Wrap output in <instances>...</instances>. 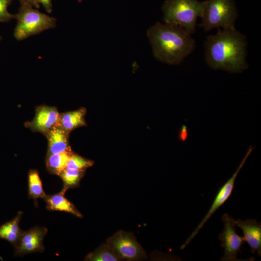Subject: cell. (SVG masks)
Returning a JSON list of instances; mask_svg holds the SVG:
<instances>
[{"label":"cell","instance_id":"cell-1","mask_svg":"<svg viewBox=\"0 0 261 261\" xmlns=\"http://www.w3.org/2000/svg\"><path fill=\"white\" fill-rule=\"evenodd\" d=\"M204 45L205 60L212 69L240 73L248 68L246 39L234 27L218 28L216 35L207 37Z\"/></svg>","mask_w":261,"mask_h":261},{"label":"cell","instance_id":"cell-2","mask_svg":"<svg viewBox=\"0 0 261 261\" xmlns=\"http://www.w3.org/2000/svg\"><path fill=\"white\" fill-rule=\"evenodd\" d=\"M183 28L156 23L147 31L154 57L161 62L178 65L195 48V41Z\"/></svg>","mask_w":261,"mask_h":261},{"label":"cell","instance_id":"cell-3","mask_svg":"<svg viewBox=\"0 0 261 261\" xmlns=\"http://www.w3.org/2000/svg\"><path fill=\"white\" fill-rule=\"evenodd\" d=\"M205 1L197 0H166L162 6L165 23L180 26L190 34L195 31L196 21L201 17Z\"/></svg>","mask_w":261,"mask_h":261},{"label":"cell","instance_id":"cell-4","mask_svg":"<svg viewBox=\"0 0 261 261\" xmlns=\"http://www.w3.org/2000/svg\"><path fill=\"white\" fill-rule=\"evenodd\" d=\"M20 6L15 14L17 23L14 36L17 41H22L56 27L57 19L39 11L30 4L19 2Z\"/></svg>","mask_w":261,"mask_h":261},{"label":"cell","instance_id":"cell-5","mask_svg":"<svg viewBox=\"0 0 261 261\" xmlns=\"http://www.w3.org/2000/svg\"><path fill=\"white\" fill-rule=\"evenodd\" d=\"M237 16L234 0H208L201 17L202 23L198 26L205 31L215 28H234Z\"/></svg>","mask_w":261,"mask_h":261},{"label":"cell","instance_id":"cell-6","mask_svg":"<svg viewBox=\"0 0 261 261\" xmlns=\"http://www.w3.org/2000/svg\"><path fill=\"white\" fill-rule=\"evenodd\" d=\"M107 242L121 259L136 261L146 258L145 252L132 233L119 231Z\"/></svg>","mask_w":261,"mask_h":261},{"label":"cell","instance_id":"cell-7","mask_svg":"<svg viewBox=\"0 0 261 261\" xmlns=\"http://www.w3.org/2000/svg\"><path fill=\"white\" fill-rule=\"evenodd\" d=\"M234 220L227 213L222 217L224 228L218 238L222 242L221 247L224 249V255L221 258L222 261H242L238 259L237 255L245 241L243 237L237 233Z\"/></svg>","mask_w":261,"mask_h":261},{"label":"cell","instance_id":"cell-8","mask_svg":"<svg viewBox=\"0 0 261 261\" xmlns=\"http://www.w3.org/2000/svg\"><path fill=\"white\" fill-rule=\"evenodd\" d=\"M253 149L254 147L250 145L237 170L231 177L220 188L208 211L184 244L182 245L180 247L181 249L184 248L193 239L217 210L223 205V204L229 199L232 191L236 178L245 164L246 160Z\"/></svg>","mask_w":261,"mask_h":261},{"label":"cell","instance_id":"cell-9","mask_svg":"<svg viewBox=\"0 0 261 261\" xmlns=\"http://www.w3.org/2000/svg\"><path fill=\"white\" fill-rule=\"evenodd\" d=\"M47 232L45 227L35 226L23 231L14 246L15 256H23L33 252H42L44 250V238Z\"/></svg>","mask_w":261,"mask_h":261},{"label":"cell","instance_id":"cell-10","mask_svg":"<svg viewBox=\"0 0 261 261\" xmlns=\"http://www.w3.org/2000/svg\"><path fill=\"white\" fill-rule=\"evenodd\" d=\"M235 226L243 231L245 242H247L252 253L261 255V224L255 219L234 220Z\"/></svg>","mask_w":261,"mask_h":261},{"label":"cell","instance_id":"cell-11","mask_svg":"<svg viewBox=\"0 0 261 261\" xmlns=\"http://www.w3.org/2000/svg\"><path fill=\"white\" fill-rule=\"evenodd\" d=\"M60 114L57 108L47 106L37 108L35 117L29 123L33 130L45 134L58 125Z\"/></svg>","mask_w":261,"mask_h":261},{"label":"cell","instance_id":"cell-12","mask_svg":"<svg viewBox=\"0 0 261 261\" xmlns=\"http://www.w3.org/2000/svg\"><path fill=\"white\" fill-rule=\"evenodd\" d=\"M69 134L58 125L48 131L45 134L48 140L47 154L72 152L68 141Z\"/></svg>","mask_w":261,"mask_h":261},{"label":"cell","instance_id":"cell-13","mask_svg":"<svg viewBox=\"0 0 261 261\" xmlns=\"http://www.w3.org/2000/svg\"><path fill=\"white\" fill-rule=\"evenodd\" d=\"M65 193L60 191L53 195H46L43 199L46 203V208L51 211H64L81 218V213L74 205L64 196Z\"/></svg>","mask_w":261,"mask_h":261},{"label":"cell","instance_id":"cell-14","mask_svg":"<svg viewBox=\"0 0 261 261\" xmlns=\"http://www.w3.org/2000/svg\"><path fill=\"white\" fill-rule=\"evenodd\" d=\"M86 111L85 108H81L63 113L59 115L58 125L69 133L73 130L86 125L85 116Z\"/></svg>","mask_w":261,"mask_h":261},{"label":"cell","instance_id":"cell-15","mask_svg":"<svg viewBox=\"0 0 261 261\" xmlns=\"http://www.w3.org/2000/svg\"><path fill=\"white\" fill-rule=\"evenodd\" d=\"M22 214V212H18L14 218L0 226V239L7 240L14 246L16 244L23 232L19 226Z\"/></svg>","mask_w":261,"mask_h":261},{"label":"cell","instance_id":"cell-16","mask_svg":"<svg viewBox=\"0 0 261 261\" xmlns=\"http://www.w3.org/2000/svg\"><path fill=\"white\" fill-rule=\"evenodd\" d=\"M72 152H64L60 153L47 154L46 165L48 171L52 174L59 175L66 168Z\"/></svg>","mask_w":261,"mask_h":261},{"label":"cell","instance_id":"cell-17","mask_svg":"<svg viewBox=\"0 0 261 261\" xmlns=\"http://www.w3.org/2000/svg\"><path fill=\"white\" fill-rule=\"evenodd\" d=\"M29 196L34 200L35 205L38 206L37 199H44L46 195L44 191L42 181L37 171L31 170L28 174Z\"/></svg>","mask_w":261,"mask_h":261},{"label":"cell","instance_id":"cell-18","mask_svg":"<svg viewBox=\"0 0 261 261\" xmlns=\"http://www.w3.org/2000/svg\"><path fill=\"white\" fill-rule=\"evenodd\" d=\"M84 174V171L66 168L59 174L63 182V188L61 191L65 193L70 188L79 186L80 180Z\"/></svg>","mask_w":261,"mask_h":261},{"label":"cell","instance_id":"cell-19","mask_svg":"<svg viewBox=\"0 0 261 261\" xmlns=\"http://www.w3.org/2000/svg\"><path fill=\"white\" fill-rule=\"evenodd\" d=\"M86 261H121L119 258L114 252L110 246L104 244L97 249L93 252L87 255Z\"/></svg>","mask_w":261,"mask_h":261},{"label":"cell","instance_id":"cell-20","mask_svg":"<svg viewBox=\"0 0 261 261\" xmlns=\"http://www.w3.org/2000/svg\"><path fill=\"white\" fill-rule=\"evenodd\" d=\"M93 161L77 154L72 153L68 162L66 168L85 171L93 164Z\"/></svg>","mask_w":261,"mask_h":261},{"label":"cell","instance_id":"cell-21","mask_svg":"<svg viewBox=\"0 0 261 261\" xmlns=\"http://www.w3.org/2000/svg\"><path fill=\"white\" fill-rule=\"evenodd\" d=\"M14 0H0V22H8L13 19H15V14L10 13L8 11V7Z\"/></svg>","mask_w":261,"mask_h":261},{"label":"cell","instance_id":"cell-22","mask_svg":"<svg viewBox=\"0 0 261 261\" xmlns=\"http://www.w3.org/2000/svg\"><path fill=\"white\" fill-rule=\"evenodd\" d=\"M41 4L48 13H51L53 11V5L51 0H36Z\"/></svg>","mask_w":261,"mask_h":261},{"label":"cell","instance_id":"cell-23","mask_svg":"<svg viewBox=\"0 0 261 261\" xmlns=\"http://www.w3.org/2000/svg\"><path fill=\"white\" fill-rule=\"evenodd\" d=\"M188 136L187 127L185 125H183L179 132L178 137L181 141H185Z\"/></svg>","mask_w":261,"mask_h":261},{"label":"cell","instance_id":"cell-24","mask_svg":"<svg viewBox=\"0 0 261 261\" xmlns=\"http://www.w3.org/2000/svg\"><path fill=\"white\" fill-rule=\"evenodd\" d=\"M19 2L25 1L30 5H31L34 8L38 9L40 8V4L36 0H18Z\"/></svg>","mask_w":261,"mask_h":261},{"label":"cell","instance_id":"cell-25","mask_svg":"<svg viewBox=\"0 0 261 261\" xmlns=\"http://www.w3.org/2000/svg\"><path fill=\"white\" fill-rule=\"evenodd\" d=\"M1 40H2V37H1V36L0 35V42H1Z\"/></svg>","mask_w":261,"mask_h":261}]
</instances>
